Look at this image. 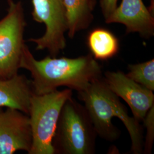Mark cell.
I'll use <instances>...</instances> for the list:
<instances>
[{
  "label": "cell",
  "mask_w": 154,
  "mask_h": 154,
  "mask_svg": "<svg viewBox=\"0 0 154 154\" xmlns=\"http://www.w3.org/2000/svg\"><path fill=\"white\" fill-rule=\"evenodd\" d=\"M66 11L67 35L73 38L78 32L87 29L94 20L97 0H63Z\"/></svg>",
  "instance_id": "8fae6325"
},
{
  "label": "cell",
  "mask_w": 154,
  "mask_h": 154,
  "mask_svg": "<svg viewBox=\"0 0 154 154\" xmlns=\"http://www.w3.org/2000/svg\"><path fill=\"white\" fill-rule=\"evenodd\" d=\"M32 134L29 116L20 110H0V154H12L22 150L29 152Z\"/></svg>",
  "instance_id": "ba28073f"
},
{
  "label": "cell",
  "mask_w": 154,
  "mask_h": 154,
  "mask_svg": "<svg viewBox=\"0 0 154 154\" xmlns=\"http://www.w3.org/2000/svg\"><path fill=\"white\" fill-rule=\"evenodd\" d=\"M86 43L90 54L96 60L107 61L117 55L120 45L118 38L111 31L96 28L88 35Z\"/></svg>",
  "instance_id": "7c38bea8"
},
{
  "label": "cell",
  "mask_w": 154,
  "mask_h": 154,
  "mask_svg": "<svg viewBox=\"0 0 154 154\" xmlns=\"http://www.w3.org/2000/svg\"><path fill=\"white\" fill-rule=\"evenodd\" d=\"M1 109H1V107H0V110H1Z\"/></svg>",
  "instance_id": "e0dca14e"
},
{
  "label": "cell",
  "mask_w": 154,
  "mask_h": 154,
  "mask_svg": "<svg viewBox=\"0 0 154 154\" xmlns=\"http://www.w3.org/2000/svg\"><path fill=\"white\" fill-rule=\"evenodd\" d=\"M77 93L78 98L84 103L97 135L109 142L119 138L121 131L112 122V118L116 117L123 122L130 135L131 153H143V131L140 122L129 116L127 108L108 87L103 76Z\"/></svg>",
  "instance_id": "7a4b0ae2"
},
{
  "label": "cell",
  "mask_w": 154,
  "mask_h": 154,
  "mask_svg": "<svg viewBox=\"0 0 154 154\" xmlns=\"http://www.w3.org/2000/svg\"><path fill=\"white\" fill-rule=\"evenodd\" d=\"M118 0H100L101 11L105 19L108 18L117 7Z\"/></svg>",
  "instance_id": "9a60e30c"
},
{
  "label": "cell",
  "mask_w": 154,
  "mask_h": 154,
  "mask_svg": "<svg viewBox=\"0 0 154 154\" xmlns=\"http://www.w3.org/2000/svg\"><path fill=\"white\" fill-rule=\"evenodd\" d=\"M32 81L24 75L17 74L7 78H0V107L20 110L28 115L33 95Z\"/></svg>",
  "instance_id": "30bf717a"
},
{
  "label": "cell",
  "mask_w": 154,
  "mask_h": 154,
  "mask_svg": "<svg viewBox=\"0 0 154 154\" xmlns=\"http://www.w3.org/2000/svg\"><path fill=\"white\" fill-rule=\"evenodd\" d=\"M143 122L147 130L146 137L144 140L143 153L149 154L151 153L154 139V106L149 110Z\"/></svg>",
  "instance_id": "5bb4252c"
},
{
  "label": "cell",
  "mask_w": 154,
  "mask_h": 154,
  "mask_svg": "<svg viewBox=\"0 0 154 154\" xmlns=\"http://www.w3.org/2000/svg\"><path fill=\"white\" fill-rule=\"evenodd\" d=\"M103 77L110 90L128 105L133 117L143 122L154 106L153 91L135 82L121 71L105 72Z\"/></svg>",
  "instance_id": "52a82bcc"
},
{
  "label": "cell",
  "mask_w": 154,
  "mask_h": 154,
  "mask_svg": "<svg viewBox=\"0 0 154 154\" xmlns=\"http://www.w3.org/2000/svg\"><path fill=\"white\" fill-rule=\"evenodd\" d=\"M5 16L0 20V78L14 76L20 69V62L26 46L24 40L26 26L21 1L7 0Z\"/></svg>",
  "instance_id": "5b68a950"
},
{
  "label": "cell",
  "mask_w": 154,
  "mask_h": 154,
  "mask_svg": "<svg viewBox=\"0 0 154 154\" xmlns=\"http://www.w3.org/2000/svg\"><path fill=\"white\" fill-rule=\"evenodd\" d=\"M20 69L30 72L33 92L37 95L49 93L61 86L79 92L103 76L102 66L90 53L74 58L48 55L37 60L26 45Z\"/></svg>",
  "instance_id": "6da1fadb"
},
{
  "label": "cell",
  "mask_w": 154,
  "mask_h": 154,
  "mask_svg": "<svg viewBox=\"0 0 154 154\" xmlns=\"http://www.w3.org/2000/svg\"><path fill=\"white\" fill-rule=\"evenodd\" d=\"M97 136L84 105L72 97L67 99L53 140L54 154H94Z\"/></svg>",
  "instance_id": "3957f363"
},
{
  "label": "cell",
  "mask_w": 154,
  "mask_h": 154,
  "mask_svg": "<svg viewBox=\"0 0 154 154\" xmlns=\"http://www.w3.org/2000/svg\"><path fill=\"white\" fill-rule=\"evenodd\" d=\"M151 1V4L149 7V9L152 11V13H154V0H150Z\"/></svg>",
  "instance_id": "2e32d148"
},
{
  "label": "cell",
  "mask_w": 154,
  "mask_h": 154,
  "mask_svg": "<svg viewBox=\"0 0 154 154\" xmlns=\"http://www.w3.org/2000/svg\"><path fill=\"white\" fill-rule=\"evenodd\" d=\"M105 22L125 25L127 34L138 33L146 39L154 36V13L145 6L142 0H122L120 5L117 6Z\"/></svg>",
  "instance_id": "9c48e42d"
},
{
  "label": "cell",
  "mask_w": 154,
  "mask_h": 154,
  "mask_svg": "<svg viewBox=\"0 0 154 154\" xmlns=\"http://www.w3.org/2000/svg\"><path fill=\"white\" fill-rule=\"evenodd\" d=\"M127 77L149 90L154 91V60L128 65Z\"/></svg>",
  "instance_id": "4fadbf2b"
},
{
  "label": "cell",
  "mask_w": 154,
  "mask_h": 154,
  "mask_svg": "<svg viewBox=\"0 0 154 154\" xmlns=\"http://www.w3.org/2000/svg\"><path fill=\"white\" fill-rule=\"evenodd\" d=\"M33 19L45 25L44 34L29 42L36 45L37 50H47L50 56L56 57L66 48L67 31L66 11L63 0H32Z\"/></svg>",
  "instance_id": "8992f818"
},
{
  "label": "cell",
  "mask_w": 154,
  "mask_h": 154,
  "mask_svg": "<svg viewBox=\"0 0 154 154\" xmlns=\"http://www.w3.org/2000/svg\"><path fill=\"white\" fill-rule=\"evenodd\" d=\"M72 90L58 89L49 93H33L28 116L32 134V144L29 154H54L53 140L61 110Z\"/></svg>",
  "instance_id": "277c9868"
}]
</instances>
